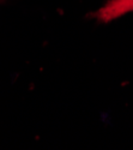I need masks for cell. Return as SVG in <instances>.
<instances>
[{
    "instance_id": "cell-1",
    "label": "cell",
    "mask_w": 133,
    "mask_h": 150,
    "mask_svg": "<svg viewBox=\"0 0 133 150\" xmlns=\"http://www.w3.org/2000/svg\"><path fill=\"white\" fill-rule=\"evenodd\" d=\"M129 12H133V0H109L91 16L101 23H109Z\"/></svg>"
}]
</instances>
